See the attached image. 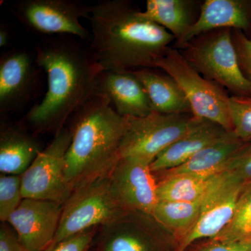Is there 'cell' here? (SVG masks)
Returning <instances> with one entry per match:
<instances>
[{
	"label": "cell",
	"instance_id": "obj_1",
	"mask_svg": "<svg viewBox=\"0 0 251 251\" xmlns=\"http://www.w3.org/2000/svg\"><path fill=\"white\" fill-rule=\"evenodd\" d=\"M90 50L103 71L130 72L156 68L175 36L123 0L90 6Z\"/></svg>",
	"mask_w": 251,
	"mask_h": 251
},
{
	"label": "cell",
	"instance_id": "obj_8",
	"mask_svg": "<svg viewBox=\"0 0 251 251\" xmlns=\"http://www.w3.org/2000/svg\"><path fill=\"white\" fill-rule=\"evenodd\" d=\"M192 117L154 111L141 118L131 117L122 140L120 158H133L150 166L162 151L186 134Z\"/></svg>",
	"mask_w": 251,
	"mask_h": 251
},
{
	"label": "cell",
	"instance_id": "obj_14",
	"mask_svg": "<svg viewBox=\"0 0 251 251\" xmlns=\"http://www.w3.org/2000/svg\"><path fill=\"white\" fill-rule=\"evenodd\" d=\"M97 93L108 97L119 115L141 118L154 112L146 90L133 72L103 71Z\"/></svg>",
	"mask_w": 251,
	"mask_h": 251
},
{
	"label": "cell",
	"instance_id": "obj_4",
	"mask_svg": "<svg viewBox=\"0 0 251 251\" xmlns=\"http://www.w3.org/2000/svg\"><path fill=\"white\" fill-rule=\"evenodd\" d=\"M130 211L119 197L110 176L95 180L73 191L64 203L51 245L92 227L112 224Z\"/></svg>",
	"mask_w": 251,
	"mask_h": 251
},
{
	"label": "cell",
	"instance_id": "obj_3",
	"mask_svg": "<svg viewBox=\"0 0 251 251\" xmlns=\"http://www.w3.org/2000/svg\"><path fill=\"white\" fill-rule=\"evenodd\" d=\"M130 118L119 115L108 97L99 93L74 113L65 171L72 192L110 176L120 161Z\"/></svg>",
	"mask_w": 251,
	"mask_h": 251
},
{
	"label": "cell",
	"instance_id": "obj_24",
	"mask_svg": "<svg viewBox=\"0 0 251 251\" xmlns=\"http://www.w3.org/2000/svg\"><path fill=\"white\" fill-rule=\"evenodd\" d=\"M213 240L237 242L251 240V182L243 186L232 219Z\"/></svg>",
	"mask_w": 251,
	"mask_h": 251
},
{
	"label": "cell",
	"instance_id": "obj_31",
	"mask_svg": "<svg viewBox=\"0 0 251 251\" xmlns=\"http://www.w3.org/2000/svg\"><path fill=\"white\" fill-rule=\"evenodd\" d=\"M196 251H251V240L237 242H221L211 239Z\"/></svg>",
	"mask_w": 251,
	"mask_h": 251
},
{
	"label": "cell",
	"instance_id": "obj_7",
	"mask_svg": "<svg viewBox=\"0 0 251 251\" xmlns=\"http://www.w3.org/2000/svg\"><path fill=\"white\" fill-rule=\"evenodd\" d=\"M72 140L71 128H63L41 150L21 175L23 199L53 201L64 204L72 195L66 179V155Z\"/></svg>",
	"mask_w": 251,
	"mask_h": 251
},
{
	"label": "cell",
	"instance_id": "obj_11",
	"mask_svg": "<svg viewBox=\"0 0 251 251\" xmlns=\"http://www.w3.org/2000/svg\"><path fill=\"white\" fill-rule=\"evenodd\" d=\"M63 206L53 201L23 199L6 223L28 250L44 251L58 230Z\"/></svg>",
	"mask_w": 251,
	"mask_h": 251
},
{
	"label": "cell",
	"instance_id": "obj_23",
	"mask_svg": "<svg viewBox=\"0 0 251 251\" xmlns=\"http://www.w3.org/2000/svg\"><path fill=\"white\" fill-rule=\"evenodd\" d=\"M201 201L202 199L195 202L158 201L151 216L167 228L185 232V237L197 221Z\"/></svg>",
	"mask_w": 251,
	"mask_h": 251
},
{
	"label": "cell",
	"instance_id": "obj_27",
	"mask_svg": "<svg viewBox=\"0 0 251 251\" xmlns=\"http://www.w3.org/2000/svg\"><path fill=\"white\" fill-rule=\"evenodd\" d=\"M224 171L244 184L251 182V143H245L229 160Z\"/></svg>",
	"mask_w": 251,
	"mask_h": 251
},
{
	"label": "cell",
	"instance_id": "obj_16",
	"mask_svg": "<svg viewBox=\"0 0 251 251\" xmlns=\"http://www.w3.org/2000/svg\"><path fill=\"white\" fill-rule=\"evenodd\" d=\"M34 81L32 58L24 50H14L0 59V110L8 112L27 99Z\"/></svg>",
	"mask_w": 251,
	"mask_h": 251
},
{
	"label": "cell",
	"instance_id": "obj_10",
	"mask_svg": "<svg viewBox=\"0 0 251 251\" xmlns=\"http://www.w3.org/2000/svg\"><path fill=\"white\" fill-rule=\"evenodd\" d=\"M244 183L224 171L216 175L201 201L197 221L183 239L179 251L200 239L216 237L232 219Z\"/></svg>",
	"mask_w": 251,
	"mask_h": 251
},
{
	"label": "cell",
	"instance_id": "obj_28",
	"mask_svg": "<svg viewBox=\"0 0 251 251\" xmlns=\"http://www.w3.org/2000/svg\"><path fill=\"white\" fill-rule=\"evenodd\" d=\"M97 230L98 227L87 229L50 246L44 251H87L92 246Z\"/></svg>",
	"mask_w": 251,
	"mask_h": 251
},
{
	"label": "cell",
	"instance_id": "obj_13",
	"mask_svg": "<svg viewBox=\"0 0 251 251\" xmlns=\"http://www.w3.org/2000/svg\"><path fill=\"white\" fill-rule=\"evenodd\" d=\"M251 27V1L206 0L197 21L192 23L176 46L184 48L197 36L216 29L249 30Z\"/></svg>",
	"mask_w": 251,
	"mask_h": 251
},
{
	"label": "cell",
	"instance_id": "obj_19",
	"mask_svg": "<svg viewBox=\"0 0 251 251\" xmlns=\"http://www.w3.org/2000/svg\"><path fill=\"white\" fill-rule=\"evenodd\" d=\"M41 151L34 138L20 130L7 128L0 135L1 174L22 175Z\"/></svg>",
	"mask_w": 251,
	"mask_h": 251
},
{
	"label": "cell",
	"instance_id": "obj_2",
	"mask_svg": "<svg viewBox=\"0 0 251 251\" xmlns=\"http://www.w3.org/2000/svg\"><path fill=\"white\" fill-rule=\"evenodd\" d=\"M35 62L47 74L48 90L28 112L26 121L36 131L57 133L69 117L97 94L103 69L90 49L58 39L39 43Z\"/></svg>",
	"mask_w": 251,
	"mask_h": 251
},
{
	"label": "cell",
	"instance_id": "obj_25",
	"mask_svg": "<svg viewBox=\"0 0 251 251\" xmlns=\"http://www.w3.org/2000/svg\"><path fill=\"white\" fill-rule=\"evenodd\" d=\"M233 131L246 143H251V97L233 96L228 101Z\"/></svg>",
	"mask_w": 251,
	"mask_h": 251
},
{
	"label": "cell",
	"instance_id": "obj_17",
	"mask_svg": "<svg viewBox=\"0 0 251 251\" xmlns=\"http://www.w3.org/2000/svg\"><path fill=\"white\" fill-rule=\"evenodd\" d=\"M245 143L234 131H227L216 143L198 151L181 166L157 173L161 174V176L177 175L214 176L224 172L229 160Z\"/></svg>",
	"mask_w": 251,
	"mask_h": 251
},
{
	"label": "cell",
	"instance_id": "obj_5",
	"mask_svg": "<svg viewBox=\"0 0 251 251\" xmlns=\"http://www.w3.org/2000/svg\"><path fill=\"white\" fill-rule=\"evenodd\" d=\"M156 68L164 71L177 83L187 99L193 116L206 119L227 131H233L228 96L221 86L201 75L177 49L168 48L156 62Z\"/></svg>",
	"mask_w": 251,
	"mask_h": 251
},
{
	"label": "cell",
	"instance_id": "obj_32",
	"mask_svg": "<svg viewBox=\"0 0 251 251\" xmlns=\"http://www.w3.org/2000/svg\"><path fill=\"white\" fill-rule=\"evenodd\" d=\"M9 41V32L5 29L0 30V46L4 48L8 45Z\"/></svg>",
	"mask_w": 251,
	"mask_h": 251
},
{
	"label": "cell",
	"instance_id": "obj_12",
	"mask_svg": "<svg viewBox=\"0 0 251 251\" xmlns=\"http://www.w3.org/2000/svg\"><path fill=\"white\" fill-rule=\"evenodd\" d=\"M110 176L119 197L130 211L151 216L158 202V182L150 165L122 158Z\"/></svg>",
	"mask_w": 251,
	"mask_h": 251
},
{
	"label": "cell",
	"instance_id": "obj_9",
	"mask_svg": "<svg viewBox=\"0 0 251 251\" xmlns=\"http://www.w3.org/2000/svg\"><path fill=\"white\" fill-rule=\"evenodd\" d=\"M90 6L75 0H23L11 9L28 30L36 34H68L91 41L92 34L81 24Z\"/></svg>",
	"mask_w": 251,
	"mask_h": 251
},
{
	"label": "cell",
	"instance_id": "obj_15",
	"mask_svg": "<svg viewBox=\"0 0 251 251\" xmlns=\"http://www.w3.org/2000/svg\"><path fill=\"white\" fill-rule=\"evenodd\" d=\"M227 132L214 122L193 115L186 134L162 151L150 164V169L157 173L181 166L198 151L216 143Z\"/></svg>",
	"mask_w": 251,
	"mask_h": 251
},
{
	"label": "cell",
	"instance_id": "obj_6",
	"mask_svg": "<svg viewBox=\"0 0 251 251\" xmlns=\"http://www.w3.org/2000/svg\"><path fill=\"white\" fill-rule=\"evenodd\" d=\"M186 49L183 55L203 76L235 96L251 97V84L239 67L232 29L211 31Z\"/></svg>",
	"mask_w": 251,
	"mask_h": 251
},
{
	"label": "cell",
	"instance_id": "obj_22",
	"mask_svg": "<svg viewBox=\"0 0 251 251\" xmlns=\"http://www.w3.org/2000/svg\"><path fill=\"white\" fill-rule=\"evenodd\" d=\"M216 175L204 176L177 175L161 176V180L157 181L158 201L195 202L201 201Z\"/></svg>",
	"mask_w": 251,
	"mask_h": 251
},
{
	"label": "cell",
	"instance_id": "obj_18",
	"mask_svg": "<svg viewBox=\"0 0 251 251\" xmlns=\"http://www.w3.org/2000/svg\"><path fill=\"white\" fill-rule=\"evenodd\" d=\"M132 72L146 90L155 112L167 115L192 113L184 92L169 75L147 69Z\"/></svg>",
	"mask_w": 251,
	"mask_h": 251
},
{
	"label": "cell",
	"instance_id": "obj_29",
	"mask_svg": "<svg viewBox=\"0 0 251 251\" xmlns=\"http://www.w3.org/2000/svg\"><path fill=\"white\" fill-rule=\"evenodd\" d=\"M232 39L237 51L239 67L243 75L251 84V40L242 31L236 29L232 33Z\"/></svg>",
	"mask_w": 251,
	"mask_h": 251
},
{
	"label": "cell",
	"instance_id": "obj_26",
	"mask_svg": "<svg viewBox=\"0 0 251 251\" xmlns=\"http://www.w3.org/2000/svg\"><path fill=\"white\" fill-rule=\"evenodd\" d=\"M23 200L21 175L1 174L0 176V220L7 222L9 216Z\"/></svg>",
	"mask_w": 251,
	"mask_h": 251
},
{
	"label": "cell",
	"instance_id": "obj_21",
	"mask_svg": "<svg viewBox=\"0 0 251 251\" xmlns=\"http://www.w3.org/2000/svg\"><path fill=\"white\" fill-rule=\"evenodd\" d=\"M188 4L189 1L184 0H148L142 14L170 31L178 41L192 25Z\"/></svg>",
	"mask_w": 251,
	"mask_h": 251
},
{
	"label": "cell",
	"instance_id": "obj_30",
	"mask_svg": "<svg viewBox=\"0 0 251 251\" xmlns=\"http://www.w3.org/2000/svg\"><path fill=\"white\" fill-rule=\"evenodd\" d=\"M0 251H29L17 234L4 223L0 227Z\"/></svg>",
	"mask_w": 251,
	"mask_h": 251
},
{
	"label": "cell",
	"instance_id": "obj_20",
	"mask_svg": "<svg viewBox=\"0 0 251 251\" xmlns=\"http://www.w3.org/2000/svg\"><path fill=\"white\" fill-rule=\"evenodd\" d=\"M102 227L96 251H156L150 234L128 224L126 214Z\"/></svg>",
	"mask_w": 251,
	"mask_h": 251
}]
</instances>
